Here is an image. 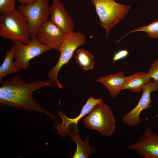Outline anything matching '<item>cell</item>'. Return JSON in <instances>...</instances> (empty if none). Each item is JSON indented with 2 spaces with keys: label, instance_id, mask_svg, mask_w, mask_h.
I'll return each mask as SVG.
<instances>
[{
  "label": "cell",
  "instance_id": "8992f818",
  "mask_svg": "<svg viewBox=\"0 0 158 158\" xmlns=\"http://www.w3.org/2000/svg\"><path fill=\"white\" fill-rule=\"evenodd\" d=\"M17 10L27 20L30 38L36 37L41 25L49 20L50 6L48 0H37L30 4H21L18 6Z\"/></svg>",
  "mask_w": 158,
  "mask_h": 158
},
{
  "label": "cell",
  "instance_id": "7c38bea8",
  "mask_svg": "<svg viewBox=\"0 0 158 158\" xmlns=\"http://www.w3.org/2000/svg\"><path fill=\"white\" fill-rule=\"evenodd\" d=\"M50 15V20L66 34L73 32L74 21L59 0H53Z\"/></svg>",
  "mask_w": 158,
  "mask_h": 158
},
{
  "label": "cell",
  "instance_id": "5b68a950",
  "mask_svg": "<svg viewBox=\"0 0 158 158\" xmlns=\"http://www.w3.org/2000/svg\"><path fill=\"white\" fill-rule=\"evenodd\" d=\"M86 42V36L78 31L66 34L61 46L59 58L55 65L49 71L48 76L50 81L60 89L63 87L58 80V74L61 68L67 64L72 57L75 50Z\"/></svg>",
  "mask_w": 158,
  "mask_h": 158
},
{
  "label": "cell",
  "instance_id": "e0dca14e",
  "mask_svg": "<svg viewBox=\"0 0 158 158\" xmlns=\"http://www.w3.org/2000/svg\"><path fill=\"white\" fill-rule=\"evenodd\" d=\"M75 59L77 63L84 70H92L94 68V57L87 50L82 49L77 50L75 53Z\"/></svg>",
  "mask_w": 158,
  "mask_h": 158
},
{
  "label": "cell",
  "instance_id": "9c48e42d",
  "mask_svg": "<svg viewBox=\"0 0 158 158\" xmlns=\"http://www.w3.org/2000/svg\"><path fill=\"white\" fill-rule=\"evenodd\" d=\"M127 148L136 151L142 158H158V135L147 126L137 140Z\"/></svg>",
  "mask_w": 158,
  "mask_h": 158
},
{
  "label": "cell",
  "instance_id": "6da1fadb",
  "mask_svg": "<svg viewBox=\"0 0 158 158\" xmlns=\"http://www.w3.org/2000/svg\"><path fill=\"white\" fill-rule=\"evenodd\" d=\"M51 82L50 80H38L27 83L19 75L12 76L11 80L2 81L0 87V106L10 107L16 110L35 111L46 114L55 120V116L41 106L33 95V92L36 90L45 87L55 86Z\"/></svg>",
  "mask_w": 158,
  "mask_h": 158
},
{
  "label": "cell",
  "instance_id": "2e32d148",
  "mask_svg": "<svg viewBox=\"0 0 158 158\" xmlns=\"http://www.w3.org/2000/svg\"><path fill=\"white\" fill-rule=\"evenodd\" d=\"M14 54V47L13 45L11 48L7 51L0 67V83L2 81V78L7 75L20 71V70L17 68L14 61H13Z\"/></svg>",
  "mask_w": 158,
  "mask_h": 158
},
{
  "label": "cell",
  "instance_id": "ba28073f",
  "mask_svg": "<svg viewBox=\"0 0 158 158\" xmlns=\"http://www.w3.org/2000/svg\"><path fill=\"white\" fill-rule=\"evenodd\" d=\"M158 90V82L150 81L143 87V93L137 105L125 114L122 118L123 123L129 127L138 126L141 122L140 115L142 111L150 108L151 93Z\"/></svg>",
  "mask_w": 158,
  "mask_h": 158
},
{
  "label": "cell",
  "instance_id": "52a82bcc",
  "mask_svg": "<svg viewBox=\"0 0 158 158\" xmlns=\"http://www.w3.org/2000/svg\"><path fill=\"white\" fill-rule=\"evenodd\" d=\"M13 45L16 66L19 69L25 70L28 69L31 60L51 49L40 43L36 36L30 38L28 44L17 41L14 42Z\"/></svg>",
  "mask_w": 158,
  "mask_h": 158
},
{
  "label": "cell",
  "instance_id": "7a4b0ae2",
  "mask_svg": "<svg viewBox=\"0 0 158 158\" xmlns=\"http://www.w3.org/2000/svg\"><path fill=\"white\" fill-rule=\"evenodd\" d=\"M30 32L26 18L16 9L0 16V35L14 42H30Z\"/></svg>",
  "mask_w": 158,
  "mask_h": 158
},
{
  "label": "cell",
  "instance_id": "4fadbf2b",
  "mask_svg": "<svg viewBox=\"0 0 158 158\" xmlns=\"http://www.w3.org/2000/svg\"><path fill=\"white\" fill-rule=\"evenodd\" d=\"M126 79L124 73L119 72L115 74H108L101 76L95 79V81L99 83L108 90L110 96L115 98L122 90V87Z\"/></svg>",
  "mask_w": 158,
  "mask_h": 158
},
{
  "label": "cell",
  "instance_id": "ffe728a7",
  "mask_svg": "<svg viewBox=\"0 0 158 158\" xmlns=\"http://www.w3.org/2000/svg\"><path fill=\"white\" fill-rule=\"evenodd\" d=\"M147 73L154 81L158 82V59L152 63Z\"/></svg>",
  "mask_w": 158,
  "mask_h": 158
},
{
  "label": "cell",
  "instance_id": "30bf717a",
  "mask_svg": "<svg viewBox=\"0 0 158 158\" xmlns=\"http://www.w3.org/2000/svg\"><path fill=\"white\" fill-rule=\"evenodd\" d=\"M66 34L50 20L41 25L36 36L41 43L60 51Z\"/></svg>",
  "mask_w": 158,
  "mask_h": 158
},
{
  "label": "cell",
  "instance_id": "9a60e30c",
  "mask_svg": "<svg viewBox=\"0 0 158 158\" xmlns=\"http://www.w3.org/2000/svg\"><path fill=\"white\" fill-rule=\"evenodd\" d=\"M147 72H138L126 77L122 90H129L133 92H139L142 91L144 87L151 80Z\"/></svg>",
  "mask_w": 158,
  "mask_h": 158
},
{
  "label": "cell",
  "instance_id": "ac0fdd59",
  "mask_svg": "<svg viewBox=\"0 0 158 158\" xmlns=\"http://www.w3.org/2000/svg\"><path fill=\"white\" fill-rule=\"evenodd\" d=\"M137 32H146L149 37L158 39V20L152 22L148 24L131 30L122 37L117 40L116 42L118 43L125 37L132 33Z\"/></svg>",
  "mask_w": 158,
  "mask_h": 158
},
{
  "label": "cell",
  "instance_id": "8fae6325",
  "mask_svg": "<svg viewBox=\"0 0 158 158\" xmlns=\"http://www.w3.org/2000/svg\"><path fill=\"white\" fill-rule=\"evenodd\" d=\"M102 98L95 99L91 96L87 99L86 103L83 107L80 114L74 118H70L67 117L61 110L58 113V115L61 118L62 122L60 124L56 123L55 128L58 131V134L61 138H64L69 136L71 133L69 128L71 125L74 124L78 127V122L82 118L88 114L97 104L102 100Z\"/></svg>",
  "mask_w": 158,
  "mask_h": 158
},
{
  "label": "cell",
  "instance_id": "d6986e66",
  "mask_svg": "<svg viewBox=\"0 0 158 158\" xmlns=\"http://www.w3.org/2000/svg\"><path fill=\"white\" fill-rule=\"evenodd\" d=\"M16 0H0V12L1 14L13 12L15 8Z\"/></svg>",
  "mask_w": 158,
  "mask_h": 158
},
{
  "label": "cell",
  "instance_id": "5bb4252c",
  "mask_svg": "<svg viewBox=\"0 0 158 158\" xmlns=\"http://www.w3.org/2000/svg\"><path fill=\"white\" fill-rule=\"evenodd\" d=\"M78 127L75 126L69 136L71 140L76 144L77 148L72 156L73 158H87L92 153L97 150L96 148L91 146L89 144L90 138L86 136L84 141L81 139L78 133Z\"/></svg>",
  "mask_w": 158,
  "mask_h": 158
},
{
  "label": "cell",
  "instance_id": "277c9868",
  "mask_svg": "<svg viewBox=\"0 0 158 158\" xmlns=\"http://www.w3.org/2000/svg\"><path fill=\"white\" fill-rule=\"evenodd\" d=\"M94 5L100 23L106 30L107 39L111 29L125 16L130 6L116 3L114 0H91Z\"/></svg>",
  "mask_w": 158,
  "mask_h": 158
},
{
  "label": "cell",
  "instance_id": "3957f363",
  "mask_svg": "<svg viewBox=\"0 0 158 158\" xmlns=\"http://www.w3.org/2000/svg\"><path fill=\"white\" fill-rule=\"evenodd\" d=\"M83 118L85 126L99 131L103 136H111L116 128V120L112 111L102 99Z\"/></svg>",
  "mask_w": 158,
  "mask_h": 158
},
{
  "label": "cell",
  "instance_id": "44dd1931",
  "mask_svg": "<svg viewBox=\"0 0 158 158\" xmlns=\"http://www.w3.org/2000/svg\"><path fill=\"white\" fill-rule=\"evenodd\" d=\"M129 54V51L126 49H123L118 50L114 54L112 59V62L114 63L124 59L127 57Z\"/></svg>",
  "mask_w": 158,
  "mask_h": 158
},
{
  "label": "cell",
  "instance_id": "7402d4cb",
  "mask_svg": "<svg viewBox=\"0 0 158 158\" xmlns=\"http://www.w3.org/2000/svg\"><path fill=\"white\" fill-rule=\"evenodd\" d=\"M22 5H28L31 4L37 0H16Z\"/></svg>",
  "mask_w": 158,
  "mask_h": 158
}]
</instances>
